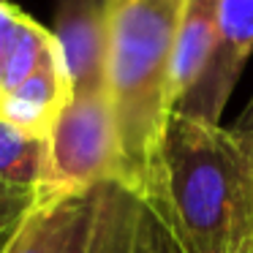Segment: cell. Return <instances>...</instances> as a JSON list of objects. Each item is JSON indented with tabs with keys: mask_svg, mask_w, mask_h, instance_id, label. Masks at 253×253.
<instances>
[{
	"mask_svg": "<svg viewBox=\"0 0 253 253\" xmlns=\"http://www.w3.org/2000/svg\"><path fill=\"white\" fill-rule=\"evenodd\" d=\"M161 212L180 253H253V161L229 128L171 115Z\"/></svg>",
	"mask_w": 253,
	"mask_h": 253,
	"instance_id": "obj_2",
	"label": "cell"
},
{
	"mask_svg": "<svg viewBox=\"0 0 253 253\" xmlns=\"http://www.w3.org/2000/svg\"><path fill=\"white\" fill-rule=\"evenodd\" d=\"M220 0H185L171 55V104L174 109L199 84L218 39Z\"/></svg>",
	"mask_w": 253,
	"mask_h": 253,
	"instance_id": "obj_8",
	"label": "cell"
},
{
	"mask_svg": "<svg viewBox=\"0 0 253 253\" xmlns=\"http://www.w3.org/2000/svg\"><path fill=\"white\" fill-rule=\"evenodd\" d=\"M253 52V0H220L218 39L199 84L177 106V115L204 123H220L231 90Z\"/></svg>",
	"mask_w": 253,
	"mask_h": 253,
	"instance_id": "obj_5",
	"label": "cell"
},
{
	"mask_svg": "<svg viewBox=\"0 0 253 253\" xmlns=\"http://www.w3.org/2000/svg\"><path fill=\"white\" fill-rule=\"evenodd\" d=\"M25 17L28 14L22 8L11 6V3H0V98H3V79H6L8 57L14 52V44H17V36Z\"/></svg>",
	"mask_w": 253,
	"mask_h": 253,
	"instance_id": "obj_10",
	"label": "cell"
},
{
	"mask_svg": "<svg viewBox=\"0 0 253 253\" xmlns=\"http://www.w3.org/2000/svg\"><path fill=\"white\" fill-rule=\"evenodd\" d=\"M55 36L66 57L74 95L109 93L104 0H63Z\"/></svg>",
	"mask_w": 253,
	"mask_h": 253,
	"instance_id": "obj_6",
	"label": "cell"
},
{
	"mask_svg": "<svg viewBox=\"0 0 253 253\" xmlns=\"http://www.w3.org/2000/svg\"><path fill=\"white\" fill-rule=\"evenodd\" d=\"M0 3H6V0H0Z\"/></svg>",
	"mask_w": 253,
	"mask_h": 253,
	"instance_id": "obj_13",
	"label": "cell"
},
{
	"mask_svg": "<svg viewBox=\"0 0 253 253\" xmlns=\"http://www.w3.org/2000/svg\"><path fill=\"white\" fill-rule=\"evenodd\" d=\"M33 193L28 191H17V188H8L0 182V240L11 231V226L17 223L25 215V210L33 204Z\"/></svg>",
	"mask_w": 253,
	"mask_h": 253,
	"instance_id": "obj_11",
	"label": "cell"
},
{
	"mask_svg": "<svg viewBox=\"0 0 253 253\" xmlns=\"http://www.w3.org/2000/svg\"><path fill=\"white\" fill-rule=\"evenodd\" d=\"M251 161H253V158H251Z\"/></svg>",
	"mask_w": 253,
	"mask_h": 253,
	"instance_id": "obj_14",
	"label": "cell"
},
{
	"mask_svg": "<svg viewBox=\"0 0 253 253\" xmlns=\"http://www.w3.org/2000/svg\"><path fill=\"white\" fill-rule=\"evenodd\" d=\"M46 142L25 133L0 117V182L36 196V188L44 174Z\"/></svg>",
	"mask_w": 253,
	"mask_h": 253,
	"instance_id": "obj_9",
	"label": "cell"
},
{
	"mask_svg": "<svg viewBox=\"0 0 253 253\" xmlns=\"http://www.w3.org/2000/svg\"><path fill=\"white\" fill-rule=\"evenodd\" d=\"M185 0H104L106 87L126 182L161 210V153L171 104V55Z\"/></svg>",
	"mask_w": 253,
	"mask_h": 253,
	"instance_id": "obj_1",
	"label": "cell"
},
{
	"mask_svg": "<svg viewBox=\"0 0 253 253\" xmlns=\"http://www.w3.org/2000/svg\"><path fill=\"white\" fill-rule=\"evenodd\" d=\"M231 133H234V139L245 147V153L253 158V98L251 104L245 106V112L240 115V120L234 123V128H229Z\"/></svg>",
	"mask_w": 253,
	"mask_h": 253,
	"instance_id": "obj_12",
	"label": "cell"
},
{
	"mask_svg": "<svg viewBox=\"0 0 253 253\" xmlns=\"http://www.w3.org/2000/svg\"><path fill=\"white\" fill-rule=\"evenodd\" d=\"M71 98L74 90L66 57H63V49H57L33 77L25 79L14 93L0 101V117L22 128L30 136L46 142L57 117L71 104Z\"/></svg>",
	"mask_w": 253,
	"mask_h": 253,
	"instance_id": "obj_7",
	"label": "cell"
},
{
	"mask_svg": "<svg viewBox=\"0 0 253 253\" xmlns=\"http://www.w3.org/2000/svg\"><path fill=\"white\" fill-rule=\"evenodd\" d=\"M0 253H180L164 212L120 180L33 199Z\"/></svg>",
	"mask_w": 253,
	"mask_h": 253,
	"instance_id": "obj_3",
	"label": "cell"
},
{
	"mask_svg": "<svg viewBox=\"0 0 253 253\" xmlns=\"http://www.w3.org/2000/svg\"><path fill=\"white\" fill-rule=\"evenodd\" d=\"M104 180L126 182L109 93L74 95L46 139L44 174L36 199L82 191Z\"/></svg>",
	"mask_w": 253,
	"mask_h": 253,
	"instance_id": "obj_4",
	"label": "cell"
}]
</instances>
